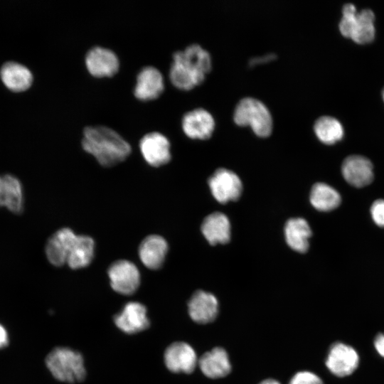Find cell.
Here are the masks:
<instances>
[{
	"instance_id": "obj_1",
	"label": "cell",
	"mask_w": 384,
	"mask_h": 384,
	"mask_svg": "<svg viewBox=\"0 0 384 384\" xmlns=\"http://www.w3.org/2000/svg\"><path fill=\"white\" fill-rule=\"evenodd\" d=\"M82 146L100 164L110 167L125 160L132 151L129 144L117 132L105 126L84 129Z\"/></svg>"
},
{
	"instance_id": "obj_2",
	"label": "cell",
	"mask_w": 384,
	"mask_h": 384,
	"mask_svg": "<svg viewBox=\"0 0 384 384\" xmlns=\"http://www.w3.org/2000/svg\"><path fill=\"white\" fill-rule=\"evenodd\" d=\"M210 69V53L199 44L193 43L174 53L169 78L176 87L190 90L201 83Z\"/></svg>"
},
{
	"instance_id": "obj_3",
	"label": "cell",
	"mask_w": 384,
	"mask_h": 384,
	"mask_svg": "<svg viewBox=\"0 0 384 384\" xmlns=\"http://www.w3.org/2000/svg\"><path fill=\"white\" fill-rule=\"evenodd\" d=\"M375 15L370 9L357 11L352 4H346L342 9V17L339 23L341 33L359 44L371 42L375 33Z\"/></svg>"
},
{
	"instance_id": "obj_4",
	"label": "cell",
	"mask_w": 384,
	"mask_h": 384,
	"mask_svg": "<svg viewBox=\"0 0 384 384\" xmlns=\"http://www.w3.org/2000/svg\"><path fill=\"white\" fill-rule=\"evenodd\" d=\"M46 366L60 381L73 383L85 377L83 358L80 353L68 348L58 347L48 355Z\"/></svg>"
},
{
	"instance_id": "obj_5",
	"label": "cell",
	"mask_w": 384,
	"mask_h": 384,
	"mask_svg": "<svg viewBox=\"0 0 384 384\" xmlns=\"http://www.w3.org/2000/svg\"><path fill=\"white\" fill-rule=\"evenodd\" d=\"M233 119L240 125H250L260 137L268 136L272 129V117L267 107L260 100L245 97L237 104Z\"/></svg>"
},
{
	"instance_id": "obj_6",
	"label": "cell",
	"mask_w": 384,
	"mask_h": 384,
	"mask_svg": "<svg viewBox=\"0 0 384 384\" xmlns=\"http://www.w3.org/2000/svg\"><path fill=\"white\" fill-rule=\"evenodd\" d=\"M213 196L220 203L238 200L242 191V181L233 171L219 169L208 180Z\"/></svg>"
},
{
	"instance_id": "obj_7",
	"label": "cell",
	"mask_w": 384,
	"mask_h": 384,
	"mask_svg": "<svg viewBox=\"0 0 384 384\" xmlns=\"http://www.w3.org/2000/svg\"><path fill=\"white\" fill-rule=\"evenodd\" d=\"M107 273L112 288L119 294H132L139 286V272L130 261H115L110 266Z\"/></svg>"
},
{
	"instance_id": "obj_8",
	"label": "cell",
	"mask_w": 384,
	"mask_h": 384,
	"mask_svg": "<svg viewBox=\"0 0 384 384\" xmlns=\"http://www.w3.org/2000/svg\"><path fill=\"white\" fill-rule=\"evenodd\" d=\"M87 70L95 78H110L119 68L117 55L110 49L95 46L90 49L85 58Z\"/></svg>"
},
{
	"instance_id": "obj_9",
	"label": "cell",
	"mask_w": 384,
	"mask_h": 384,
	"mask_svg": "<svg viewBox=\"0 0 384 384\" xmlns=\"http://www.w3.org/2000/svg\"><path fill=\"white\" fill-rule=\"evenodd\" d=\"M139 148L145 161L152 166L164 165L171 157L169 139L157 132L145 134L140 140Z\"/></svg>"
},
{
	"instance_id": "obj_10",
	"label": "cell",
	"mask_w": 384,
	"mask_h": 384,
	"mask_svg": "<svg viewBox=\"0 0 384 384\" xmlns=\"http://www.w3.org/2000/svg\"><path fill=\"white\" fill-rule=\"evenodd\" d=\"M359 357L356 350L342 343H335L330 349L326 365L335 375H351L357 368Z\"/></svg>"
},
{
	"instance_id": "obj_11",
	"label": "cell",
	"mask_w": 384,
	"mask_h": 384,
	"mask_svg": "<svg viewBox=\"0 0 384 384\" xmlns=\"http://www.w3.org/2000/svg\"><path fill=\"white\" fill-rule=\"evenodd\" d=\"M193 348L185 342H175L167 347L164 362L167 368L174 373H191L198 364Z\"/></svg>"
},
{
	"instance_id": "obj_12",
	"label": "cell",
	"mask_w": 384,
	"mask_h": 384,
	"mask_svg": "<svg viewBox=\"0 0 384 384\" xmlns=\"http://www.w3.org/2000/svg\"><path fill=\"white\" fill-rule=\"evenodd\" d=\"M164 89V81L161 73L155 67L146 66L137 74L134 94L142 101L156 99Z\"/></svg>"
},
{
	"instance_id": "obj_13",
	"label": "cell",
	"mask_w": 384,
	"mask_h": 384,
	"mask_svg": "<svg viewBox=\"0 0 384 384\" xmlns=\"http://www.w3.org/2000/svg\"><path fill=\"white\" fill-rule=\"evenodd\" d=\"M341 172L344 179L357 188L370 184L373 179L372 163L368 159L360 155L346 157L343 161Z\"/></svg>"
},
{
	"instance_id": "obj_14",
	"label": "cell",
	"mask_w": 384,
	"mask_h": 384,
	"mask_svg": "<svg viewBox=\"0 0 384 384\" xmlns=\"http://www.w3.org/2000/svg\"><path fill=\"white\" fill-rule=\"evenodd\" d=\"M181 124L184 133L189 137L206 139L214 129L215 120L208 110L198 107L185 113Z\"/></svg>"
},
{
	"instance_id": "obj_15",
	"label": "cell",
	"mask_w": 384,
	"mask_h": 384,
	"mask_svg": "<svg viewBox=\"0 0 384 384\" xmlns=\"http://www.w3.org/2000/svg\"><path fill=\"white\" fill-rule=\"evenodd\" d=\"M77 235L70 228H63L48 239L45 250L48 261L53 265L59 267L66 263Z\"/></svg>"
},
{
	"instance_id": "obj_16",
	"label": "cell",
	"mask_w": 384,
	"mask_h": 384,
	"mask_svg": "<svg viewBox=\"0 0 384 384\" xmlns=\"http://www.w3.org/2000/svg\"><path fill=\"white\" fill-rule=\"evenodd\" d=\"M116 326L127 334H134L145 330L149 326L146 309L141 303H127L120 314L114 318Z\"/></svg>"
},
{
	"instance_id": "obj_17",
	"label": "cell",
	"mask_w": 384,
	"mask_h": 384,
	"mask_svg": "<svg viewBox=\"0 0 384 384\" xmlns=\"http://www.w3.org/2000/svg\"><path fill=\"white\" fill-rule=\"evenodd\" d=\"M191 318L198 324L213 321L218 311V302L216 297L203 290L196 291L188 304Z\"/></svg>"
},
{
	"instance_id": "obj_18",
	"label": "cell",
	"mask_w": 384,
	"mask_h": 384,
	"mask_svg": "<svg viewBox=\"0 0 384 384\" xmlns=\"http://www.w3.org/2000/svg\"><path fill=\"white\" fill-rule=\"evenodd\" d=\"M168 252V244L160 235H151L144 238L139 248V255L142 262L147 268H160Z\"/></svg>"
},
{
	"instance_id": "obj_19",
	"label": "cell",
	"mask_w": 384,
	"mask_h": 384,
	"mask_svg": "<svg viewBox=\"0 0 384 384\" xmlns=\"http://www.w3.org/2000/svg\"><path fill=\"white\" fill-rule=\"evenodd\" d=\"M201 372L210 378L226 376L231 370L228 355L225 349L216 347L206 352L198 360Z\"/></svg>"
},
{
	"instance_id": "obj_20",
	"label": "cell",
	"mask_w": 384,
	"mask_h": 384,
	"mask_svg": "<svg viewBox=\"0 0 384 384\" xmlns=\"http://www.w3.org/2000/svg\"><path fill=\"white\" fill-rule=\"evenodd\" d=\"M201 231L205 238L212 245L227 243L230 238L229 219L222 213H213L203 220Z\"/></svg>"
},
{
	"instance_id": "obj_21",
	"label": "cell",
	"mask_w": 384,
	"mask_h": 384,
	"mask_svg": "<svg viewBox=\"0 0 384 384\" xmlns=\"http://www.w3.org/2000/svg\"><path fill=\"white\" fill-rule=\"evenodd\" d=\"M5 206L18 214L23 208V195L21 181L14 176H0V207Z\"/></svg>"
},
{
	"instance_id": "obj_22",
	"label": "cell",
	"mask_w": 384,
	"mask_h": 384,
	"mask_svg": "<svg viewBox=\"0 0 384 384\" xmlns=\"http://www.w3.org/2000/svg\"><path fill=\"white\" fill-rule=\"evenodd\" d=\"M2 82L11 90L24 91L33 82V75L26 66L16 62L4 63L0 70Z\"/></svg>"
},
{
	"instance_id": "obj_23",
	"label": "cell",
	"mask_w": 384,
	"mask_h": 384,
	"mask_svg": "<svg viewBox=\"0 0 384 384\" xmlns=\"http://www.w3.org/2000/svg\"><path fill=\"white\" fill-rule=\"evenodd\" d=\"M311 230L307 221L302 218H291L284 226V236L287 245L298 252L304 253L309 249V239Z\"/></svg>"
},
{
	"instance_id": "obj_24",
	"label": "cell",
	"mask_w": 384,
	"mask_h": 384,
	"mask_svg": "<svg viewBox=\"0 0 384 384\" xmlns=\"http://www.w3.org/2000/svg\"><path fill=\"white\" fill-rule=\"evenodd\" d=\"M95 242L88 235H77L70 249L66 263L72 269L87 267L94 257Z\"/></svg>"
},
{
	"instance_id": "obj_25",
	"label": "cell",
	"mask_w": 384,
	"mask_h": 384,
	"mask_svg": "<svg viewBox=\"0 0 384 384\" xmlns=\"http://www.w3.org/2000/svg\"><path fill=\"white\" fill-rule=\"evenodd\" d=\"M340 194L334 188L324 183H315L311 190L310 202L319 211H331L341 203Z\"/></svg>"
},
{
	"instance_id": "obj_26",
	"label": "cell",
	"mask_w": 384,
	"mask_h": 384,
	"mask_svg": "<svg viewBox=\"0 0 384 384\" xmlns=\"http://www.w3.org/2000/svg\"><path fill=\"white\" fill-rule=\"evenodd\" d=\"M314 130L318 139L326 144H333L340 141L344 134L341 122L331 116L318 118L314 123Z\"/></svg>"
},
{
	"instance_id": "obj_27",
	"label": "cell",
	"mask_w": 384,
	"mask_h": 384,
	"mask_svg": "<svg viewBox=\"0 0 384 384\" xmlns=\"http://www.w3.org/2000/svg\"><path fill=\"white\" fill-rule=\"evenodd\" d=\"M289 384H324L322 380L309 371L297 373L289 380Z\"/></svg>"
},
{
	"instance_id": "obj_28",
	"label": "cell",
	"mask_w": 384,
	"mask_h": 384,
	"mask_svg": "<svg viewBox=\"0 0 384 384\" xmlns=\"http://www.w3.org/2000/svg\"><path fill=\"white\" fill-rule=\"evenodd\" d=\"M370 214L374 223L384 228V200L378 199L372 204Z\"/></svg>"
},
{
	"instance_id": "obj_29",
	"label": "cell",
	"mask_w": 384,
	"mask_h": 384,
	"mask_svg": "<svg viewBox=\"0 0 384 384\" xmlns=\"http://www.w3.org/2000/svg\"><path fill=\"white\" fill-rule=\"evenodd\" d=\"M374 346L378 353L384 357V334H379L374 341Z\"/></svg>"
},
{
	"instance_id": "obj_30",
	"label": "cell",
	"mask_w": 384,
	"mask_h": 384,
	"mask_svg": "<svg viewBox=\"0 0 384 384\" xmlns=\"http://www.w3.org/2000/svg\"><path fill=\"white\" fill-rule=\"evenodd\" d=\"M9 338L6 329L0 324V348H4L8 345Z\"/></svg>"
},
{
	"instance_id": "obj_31",
	"label": "cell",
	"mask_w": 384,
	"mask_h": 384,
	"mask_svg": "<svg viewBox=\"0 0 384 384\" xmlns=\"http://www.w3.org/2000/svg\"><path fill=\"white\" fill-rule=\"evenodd\" d=\"M275 57V55L274 54H267V55H263V56H260L259 58H252L250 60V63L251 65H254V64H256V63H259L260 62V60H262V62H265V61H268L270 60H272V58H274Z\"/></svg>"
},
{
	"instance_id": "obj_32",
	"label": "cell",
	"mask_w": 384,
	"mask_h": 384,
	"mask_svg": "<svg viewBox=\"0 0 384 384\" xmlns=\"http://www.w3.org/2000/svg\"><path fill=\"white\" fill-rule=\"evenodd\" d=\"M258 384H281L279 381L274 380V379H266L265 380H262Z\"/></svg>"
},
{
	"instance_id": "obj_33",
	"label": "cell",
	"mask_w": 384,
	"mask_h": 384,
	"mask_svg": "<svg viewBox=\"0 0 384 384\" xmlns=\"http://www.w3.org/2000/svg\"><path fill=\"white\" fill-rule=\"evenodd\" d=\"M382 97H383V101H384V89H383V90L382 92Z\"/></svg>"
}]
</instances>
